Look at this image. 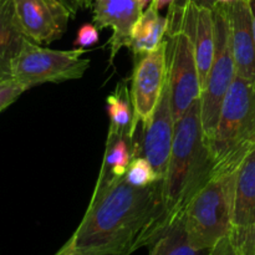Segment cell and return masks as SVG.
<instances>
[{
    "label": "cell",
    "instance_id": "1",
    "mask_svg": "<svg viewBox=\"0 0 255 255\" xmlns=\"http://www.w3.org/2000/svg\"><path fill=\"white\" fill-rule=\"evenodd\" d=\"M169 223L163 179L133 187L125 177L97 178L89 207L66 246L80 255H132Z\"/></svg>",
    "mask_w": 255,
    "mask_h": 255
},
{
    "label": "cell",
    "instance_id": "2",
    "mask_svg": "<svg viewBox=\"0 0 255 255\" xmlns=\"http://www.w3.org/2000/svg\"><path fill=\"white\" fill-rule=\"evenodd\" d=\"M213 177V161L203 132L201 99L193 102L174 127L167 173L163 179L166 211L171 221Z\"/></svg>",
    "mask_w": 255,
    "mask_h": 255
},
{
    "label": "cell",
    "instance_id": "3",
    "mask_svg": "<svg viewBox=\"0 0 255 255\" xmlns=\"http://www.w3.org/2000/svg\"><path fill=\"white\" fill-rule=\"evenodd\" d=\"M197 9L196 0H177L169 5L166 16L167 71L176 122L202 95L194 51Z\"/></svg>",
    "mask_w": 255,
    "mask_h": 255
},
{
    "label": "cell",
    "instance_id": "4",
    "mask_svg": "<svg viewBox=\"0 0 255 255\" xmlns=\"http://www.w3.org/2000/svg\"><path fill=\"white\" fill-rule=\"evenodd\" d=\"M213 177L234 174L255 146V85L236 76L208 142Z\"/></svg>",
    "mask_w": 255,
    "mask_h": 255
},
{
    "label": "cell",
    "instance_id": "5",
    "mask_svg": "<svg viewBox=\"0 0 255 255\" xmlns=\"http://www.w3.org/2000/svg\"><path fill=\"white\" fill-rule=\"evenodd\" d=\"M234 174L214 176L183 209L187 237L197 249H212L232 232Z\"/></svg>",
    "mask_w": 255,
    "mask_h": 255
},
{
    "label": "cell",
    "instance_id": "6",
    "mask_svg": "<svg viewBox=\"0 0 255 255\" xmlns=\"http://www.w3.org/2000/svg\"><path fill=\"white\" fill-rule=\"evenodd\" d=\"M86 49L54 50L26 39L11 65V77L26 90L36 85L61 84L81 79L90 67Z\"/></svg>",
    "mask_w": 255,
    "mask_h": 255
},
{
    "label": "cell",
    "instance_id": "7",
    "mask_svg": "<svg viewBox=\"0 0 255 255\" xmlns=\"http://www.w3.org/2000/svg\"><path fill=\"white\" fill-rule=\"evenodd\" d=\"M212 11L214 21V55L207 86L201 95L202 126L207 142L216 131L226 95L237 76L227 7L224 4H217Z\"/></svg>",
    "mask_w": 255,
    "mask_h": 255
},
{
    "label": "cell",
    "instance_id": "8",
    "mask_svg": "<svg viewBox=\"0 0 255 255\" xmlns=\"http://www.w3.org/2000/svg\"><path fill=\"white\" fill-rule=\"evenodd\" d=\"M167 40L154 51L134 60L131 79V97L134 127L147 126L153 116L167 81Z\"/></svg>",
    "mask_w": 255,
    "mask_h": 255
},
{
    "label": "cell",
    "instance_id": "9",
    "mask_svg": "<svg viewBox=\"0 0 255 255\" xmlns=\"http://www.w3.org/2000/svg\"><path fill=\"white\" fill-rule=\"evenodd\" d=\"M17 22L25 36L39 45L61 39L75 16L71 0H12Z\"/></svg>",
    "mask_w": 255,
    "mask_h": 255
},
{
    "label": "cell",
    "instance_id": "10",
    "mask_svg": "<svg viewBox=\"0 0 255 255\" xmlns=\"http://www.w3.org/2000/svg\"><path fill=\"white\" fill-rule=\"evenodd\" d=\"M229 238L241 255H255V146L237 171Z\"/></svg>",
    "mask_w": 255,
    "mask_h": 255
},
{
    "label": "cell",
    "instance_id": "11",
    "mask_svg": "<svg viewBox=\"0 0 255 255\" xmlns=\"http://www.w3.org/2000/svg\"><path fill=\"white\" fill-rule=\"evenodd\" d=\"M174 127L176 121L172 112L171 87L167 74L163 94L159 99L156 111L147 126L142 128L143 137L139 146V153L148 159L158 179H164L166 177L173 144Z\"/></svg>",
    "mask_w": 255,
    "mask_h": 255
},
{
    "label": "cell",
    "instance_id": "12",
    "mask_svg": "<svg viewBox=\"0 0 255 255\" xmlns=\"http://www.w3.org/2000/svg\"><path fill=\"white\" fill-rule=\"evenodd\" d=\"M94 24L97 29H111L110 39V65L122 47L131 44L134 24L143 12L138 0H95Z\"/></svg>",
    "mask_w": 255,
    "mask_h": 255
},
{
    "label": "cell",
    "instance_id": "13",
    "mask_svg": "<svg viewBox=\"0 0 255 255\" xmlns=\"http://www.w3.org/2000/svg\"><path fill=\"white\" fill-rule=\"evenodd\" d=\"M224 5L231 25L237 76L255 85V41L252 0H238Z\"/></svg>",
    "mask_w": 255,
    "mask_h": 255
},
{
    "label": "cell",
    "instance_id": "14",
    "mask_svg": "<svg viewBox=\"0 0 255 255\" xmlns=\"http://www.w3.org/2000/svg\"><path fill=\"white\" fill-rule=\"evenodd\" d=\"M27 37L21 31L12 0L0 2V81L11 77V65Z\"/></svg>",
    "mask_w": 255,
    "mask_h": 255
},
{
    "label": "cell",
    "instance_id": "15",
    "mask_svg": "<svg viewBox=\"0 0 255 255\" xmlns=\"http://www.w3.org/2000/svg\"><path fill=\"white\" fill-rule=\"evenodd\" d=\"M167 31V19L159 15V11L148 5L134 24L131 34L128 49L134 60L148 52L154 51L164 41Z\"/></svg>",
    "mask_w": 255,
    "mask_h": 255
},
{
    "label": "cell",
    "instance_id": "16",
    "mask_svg": "<svg viewBox=\"0 0 255 255\" xmlns=\"http://www.w3.org/2000/svg\"><path fill=\"white\" fill-rule=\"evenodd\" d=\"M106 104L110 117L107 137H127L134 139L137 129L134 127V110L127 80H122L117 84L115 91L107 96Z\"/></svg>",
    "mask_w": 255,
    "mask_h": 255
},
{
    "label": "cell",
    "instance_id": "17",
    "mask_svg": "<svg viewBox=\"0 0 255 255\" xmlns=\"http://www.w3.org/2000/svg\"><path fill=\"white\" fill-rule=\"evenodd\" d=\"M194 51L198 67L199 84L203 91L208 81L214 55V21L212 9L198 5L196 29H194Z\"/></svg>",
    "mask_w": 255,
    "mask_h": 255
},
{
    "label": "cell",
    "instance_id": "18",
    "mask_svg": "<svg viewBox=\"0 0 255 255\" xmlns=\"http://www.w3.org/2000/svg\"><path fill=\"white\" fill-rule=\"evenodd\" d=\"M148 248V255H211L212 252V249H197L191 246L184 228L183 211L169 221Z\"/></svg>",
    "mask_w": 255,
    "mask_h": 255
},
{
    "label": "cell",
    "instance_id": "19",
    "mask_svg": "<svg viewBox=\"0 0 255 255\" xmlns=\"http://www.w3.org/2000/svg\"><path fill=\"white\" fill-rule=\"evenodd\" d=\"M139 146L141 143H136L134 139L127 137H107L99 178L126 176L132 159L141 156Z\"/></svg>",
    "mask_w": 255,
    "mask_h": 255
},
{
    "label": "cell",
    "instance_id": "20",
    "mask_svg": "<svg viewBox=\"0 0 255 255\" xmlns=\"http://www.w3.org/2000/svg\"><path fill=\"white\" fill-rule=\"evenodd\" d=\"M126 181L133 187H147L149 184L154 183L156 181H159L157 178V174L154 172L153 167L149 163L147 158L143 156L134 157L129 163L128 169L125 176Z\"/></svg>",
    "mask_w": 255,
    "mask_h": 255
},
{
    "label": "cell",
    "instance_id": "21",
    "mask_svg": "<svg viewBox=\"0 0 255 255\" xmlns=\"http://www.w3.org/2000/svg\"><path fill=\"white\" fill-rule=\"evenodd\" d=\"M26 91L24 86L16 80L10 77L0 81V112L16 101L21 94Z\"/></svg>",
    "mask_w": 255,
    "mask_h": 255
},
{
    "label": "cell",
    "instance_id": "22",
    "mask_svg": "<svg viewBox=\"0 0 255 255\" xmlns=\"http://www.w3.org/2000/svg\"><path fill=\"white\" fill-rule=\"evenodd\" d=\"M100 31L95 24H82L77 30L76 37L74 40V46L80 47V49H86V47L94 46L99 42Z\"/></svg>",
    "mask_w": 255,
    "mask_h": 255
},
{
    "label": "cell",
    "instance_id": "23",
    "mask_svg": "<svg viewBox=\"0 0 255 255\" xmlns=\"http://www.w3.org/2000/svg\"><path fill=\"white\" fill-rule=\"evenodd\" d=\"M211 255H241L234 248L233 243H232L231 238L226 237V238L221 239L216 246L212 248Z\"/></svg>",
    "mask_w": 255,
    "mask_h": 255
},
{
    "label": "cell",
    "instance_id": "24",
    "mask_svg": "<svg viewBox=\"0 0 255 255\" xmlns=\"http://www.w3.org/2000/svg\"><path fill=\"white\" fill-rule=\"evenodd\" d=\"M174 1H177V0H151L149 5H152L154 9H157L159 11V10L163 9L164 6H167V5L169 6V5Z\"/></svg>",
    "mask_w": 255,
    "mask_h": 255
},
{
    "label": "cell",
    "instance_id": "25",
    "mask_svg": "<svg viewBox=\"0 0 255 255\" xmlns=\"http://www.w3.org/2000/svg\"><path fill=\"white\" fill-rule=\"evenodd\" d=\"M71 1L75 6L89 7V6H94L95 0H71Z\"/></svg>",
    "mask_w": 255,
    "mask_h": 255
},
{
    "label": "cell",
    "instance_id": "26",
    "mask_svg": "<svg viewBox=\"0 0 255 255\" xmlns=\"http://www.w3.org/2000/svg\"><path fill=\"white\" fill-rule=\"evenodd\" d=\"M196 2L198 5H202V6L209 7V9H213L216 6V0H196Z\"/></svg>",
    "mask_w": 255,
    "mask_h": 255
},
{
    "label": "cell",
    "instance_id": "27",
    "mask_svg": "<svg viewBox=\"0 0 255 255\" xmlns=\"http://www.w3.org/2000/svg\"><path fill=\"white\" fill-rule=\"evenodd\" d=\"M61 252H62V255H80V254H77L76 252L72 251V249H70L69 247L66 246V244H65V246L62 247Z\"/></svg>",
    "mask_w": 255,
    "mask_h": 255
},
{
    "label": "cell",
    "instance_id": "28",
    "mask_svg": "<svg viewBox=\"0 0 255 255\" xmlns=\"http://www.w3.org/2000/svg\"><path fill=\"white\" fill-rule=\"evenodd\" d=\"M252 12H253V34L255 41V0H252Z\"/></svg>",
    "mask_w": 255,
    "mask_h": 255
},
{
    "label": "cell",
    "instance_id": "29",
    "mask_svg": "<svg viewBox=\"0 0 255 255\" xmlns=\"http://www.w3.org/2000/svg\"><path fill=\"white\" fill-rule=\"evenodd\" d=\"M234 1H238V0H216L217 4H231V2H234Z\"/></svg>",
    "mask_w": 255,
    "mask_h": 255
},
{
    "label": "cell",
    "instance_id": "30",
    "mask_svg": "<svg viewBox=\"0 0 255 255\" xmlns=\"http://www.w3.org/2000/svg\"><path fill=\"white\" fill-rule=\"evenodd\" d=\"M138 2H139V5H141L142 9H144V7H146L147 5L151 2V0H138Z\"/></svg>",
    "mask_w": 255,
    "mask_h": 255
},
{
    "label": "cell",
    "instance_id": "31",
    "mask_svg": "<svg viewBox=\"0 0 255 255\" xmlns=\"http://www.w3.org/2000/svg\"><path fill=\"white\" fill-rule=\"evenodd\" d=\"M55 255H62V252H61V249H60V251H59V252H57V253H56V254H55Z\"/></svg>",
    "mask_w": 255,
    "mask_h": 255
},
{
    "label": "cell",
    "instance_id": "32",
    "mask_svg": "<svg viewBox=\"0 0 255 255\" xmlns=\"http://www.w3.org/2000/svg\"><path fill=\"white\" fill-rule=\"evenodd\" d=\"M2 1V0H0V2H1Z\"/></svg>",
    "mask_w": 255,
    "mask_h": 255
}]
</instances>
